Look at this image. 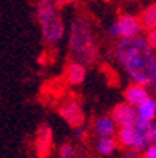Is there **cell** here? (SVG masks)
<instances>
[{"instance_id":"cell-1","label":"cell","mask_w":156,"mask_h":158,"mask_svg":"<svg viewBox=\"0 0 156 158\" xmlns=\"http://www.w3.org/2000/svg\"><path fill=\"white\" fill-rule=\"evenodd\" d=\"M116 55L131 81L151 85L156 74V55L148 39L138 36L123 38L116 46Z\"/></svg>"},{"instance_id":"cell-2","label":"cell","mask_w":156,"mask_h":158,"mask_svg":"<svg viewBox=\"0 0 156 158\" xmlns=\"http://www.w3.org/2000/svg\"><path fill=\"white\" fill-rule=\"evenodd\" d=\"M69 52L74 61L91 66L97 58V44L94 39L92 27L86 17H75L69 31Z\"/></svg>"},{"instance_id":"cell-3","label":"cell","mask_w":156,"mask_h":158,"mask_svg":"<svg viewBox=\"0 0 156 158\" xmlns=\"http://www.w3.org/2000/svg\"><path fill=\"white\" fill-rule=\"evenodd\" d=\"M36 16L41 25L42 38L49 44H56L64 35V24L58 14L56 3L52 0H38Z\"/></svg>"},{"instance_id":"cell-4","label":"cell","mask_w":156,"mask_h":158,"mask_svg":"<svg viewBox=\"0 0 156 158\" xmlns=\"http://www.w3.org/2000/svg\"><path fill=\"white\" fill-rule=\"evenodd\" d=\"M141 20L139 17L133 16V14H122L113 25L109 27L108 35L109 38H133V36H138L141 31Z\"/></svg>"},{"instance_id":"cell-5","label":"cell","mask_w":156,"mask_h":158,"mask_svg":"<svg viewBox=\"0 0 156 158\" xmlns=\"http://www.w3.org/2000/svg\"><path fill=\"white\" fill-rule=\"evenodd\" d=\"M113 119L116 121V124L119 127H128V125H134L139 114H138V108L133 106L131 103H128L126 100L122 103H117L113 108V113H111Z\"/></svg>"},{"instance_id":"cell-6","label":"cell","mask_w":156,"mask_h":158,"mask_svg":"<svg viewBox=\"0 0 156 158\" xmlns=\"http://www.w3.org/2000/svg\"><path fill=\"white\" fill-rule=\"evenodd\" d=\"M52 141H53V135L50 125L46 122L41 124L36 131V139H34V152L39 158H46L50 153Z\"/></svg>"},{"instance_id":"cell-7","label":"cell","mask_w":156,"mask_h":158,"mask_svg":"<svg viewBox=\"0 0 156 158\" xmlns=\"http://www.w3.org/2000/svg\"><path fill=\"white\" fill-rule=\"evenodd\" d=\"M59 114L72 128L84 124V113L77 100H69V102L62 103L59 106Z\"/></svg>"},{"instance_id":"cell-8","label":"cell","mask_w":156,"mask_h":158,"mask_svg":"<svg viewBox=\"0 0 156 158\" xmlns=\"http://www.w3.org/2000/svg\"><path fill=\"white\" fill-rule=\"evenodd\" d=\"M150 96H148V91L145 85H141V83H133L130 85L126 89H125V100L128 103H131L133 106H139L144 100H147Z\"/></svg>"},{"instance_id":"cell-9","label":"cell","mask_w":156,"mask_h":158,"mask_svg":"<svg viewBox=\"0 0 156 158\" xmlns=\"http://www.w3.org/2000/svg\"><path fill=\"white\" fill-rule=\"evenodd\" d=\"M94 133L98 138H105V136H113L117 130V124L113 119V116H102L98 119H95L94 125H92Z\"/></svg>"},{"instance_id":"cell-10","label":"cell","mask_w":156,"mask_h":158,"mask_svg":"<svg viewBox=\"0 0 156 158\" xmlns=\"http://www.w3.org/2000/svg\"><path fill=\"white\" fill-rule=\"evenodd\" d=\"M86 78V66L78 63V61H74L67 66L66 69V81L69 85H81Z\"/></svg>"},{"instance_id":"cell-11","label":"cell","mask_w":156,"mask_h":158,"mask_svg":"<svg viewBox=\"0 0 156 158\" xmlns=\"http://www.w3.org/2000/svg\"><path fill=\"white\" fill-rule=\"evenodd\" d=\"M136 139H138V133H136V127L134 125L120 127V130L117 131V141L122 146L128 147V149H134Z\"/></svg>"},{"instance_id":"cell-12","label":"cell","mask_w":156,"mask_h":158,"mask_svg":"<svg viewBox=\"0 0 156 158\" xmlns=\"http://www.w3.org/2000/svg\"><path fill=\"white\" fill-rule=\"evenodd\" d=\"M117 146H119V141L117 139H114L113 136H105V138H100L97 141L95 149H97V152L100 155H106L108 156V155H113L116 152Z\"/></svg>"},{"instance_id":"cell-13","label":"cell","mask_w":156,"mask_h":158,"mask_svg":"<svg viewBox=\"0 0 156 158\" xmlns=\"http://www.w3.org/2000/svg\"><path fill=\"white\" fill-rule=\"evenodd\" d=\"M138 108V114H139V118H144V119H147V121H153L154 118H156V100L154 99H151V97H148L147 100H144L139 106H136Z\"/></svg>"},{"instance_id":"cell-14","label":"cell","mask_w":156,"mask_h":158,"mask_svg":"<svg viewBox=\"0 0 156 158\" xmlns=\"http://www.w3.org/2000/svg\"><path fill=\"white\" fill-rule=\"evenodd\" d=\"M139 20H141L142 27L147 28V30H151V28L156 27V2L151 3L150 6H147V8L141 13Z\"/></svg>"},{"instance_id":"cell-15","label":"cell","mask_w":156,"mask_h":158,"mask_svg":"<svg viewBox=\"0 0 156 158\" xmlns=\"http://www.w3.org/2000/svg\"><path fill=\"white\" fill-rule=\"evenodd\" d=\"M59 158H77V150L72 144L64 143L59 147Z\"/></svg>"},{"instance_id":"cell-16","label":"cell","mask_w":156,"mask_h":158,"mask_svg":"<svg viewBox=\"0 0 156 158\" xmlns=\"http://www.w3.org/2000/svg\"><path fill=\"white\" fill-rule=\"evenodd\" d=\"M144 158H156V143H151L144 150Z\"/></svg>"},{"instance_id":"cell-17","label":"cell","mask_w":156,"mask_h":158,"mask_svg":"<svg viewBox=\"0 0 156 158\" xmlns=\"http://www.w3.org/2000/svg\"><path fill=\"white\" fill-rule=\"evenodd\" d=\"M84 135H86V128H84V125H83V124H81V125H78V127H74V136H75L77 139L84 138Z\"/></svg>"},{"instance_id":"cell-18","label":"cell","mask_w":156,"mask_h":158,"mask_svg":"<svg viewBox=\"0 0 156 158\" xmlns=\"http://www.w3.org/2000/svg\"><path fill=\"white\" fill-rule=\"evenodd\" d=\"M147 39H148V42H150V46H151L153 49H156V27L151 28V30H148Z\"/></svg>"},{"instance_id":"cell-19","label":"cell","mask_w":156,"mask_h":158,"mask_svg":"<svg viewBox=\"0 0 156 158\" xmlns=\"http://www.w3.org/2000/svg\"><path fill=\"white\" fill-rule=\"evenodd\" d=\"M125 158H139L138 150H134V149H128V150L125 152Z\"/></svg>"},{"instance_id":"cell-20","label":"cell","mask_w":156,"mask_h":158,"mask_svg":"<svg viewBox=\"0 0 156 158\" xmlns=\"http://www.w3.org/2000/svg\"><path fill=\"white\" fill-rule=\"evenodd\" d=\"M151 141L156 143V122H153V127H151Z\"/></svg>"},{"instance_id":"cell-21","label":"cell","mask_w":156,"mask_h":158,"mask_svg":"<svg viewBox=\"0 0 156 158\" xmlns=\"http://www.w3.org/2000/svg\"><path fill=\"white\" fill-rule=\"evenodd\" d=\"M151 88H153V91H154V94H156V74H154V77H153V81H151Z\"/></svg>"},{"instance_id":"cell-22","label":"cell","mask_w":156,"mask_h":158,"mask_svg":"<svg viewBox=\"0 0 156 158\" xmlns=\"http://www.w3.org/2000/svg\"><path fill=\"white\" fill-rule=\"evenodd\" d=\"M77 0H62V3H75Z\"/></svg>"},{"instance_id":"cell-23","label":"cell","mask_w":156,"mask_h":158,"mask_svg":"<svg viewBox=\"0 0 156 158\" xmlns=\"http://www.w3.org/2000/svg\"><path fill=\"white\" fill-rule=\"evenodd\" d=\"M52 2H55L56 5H62V0H52Z\"/></svg>"},{"instance_id":"cell-24","label":"cell","mask_w":156,"mask_h":158,"mask_svg":"<svg viewBox=\"0 0 156 158\" xmlns=\"http://www.w3.org/2000/svg\"><path fill=\"white\" fill-rule=\"evenodd\" d=\"M87 158H92V156H87Z\"/></svg>"}]
</instances>
